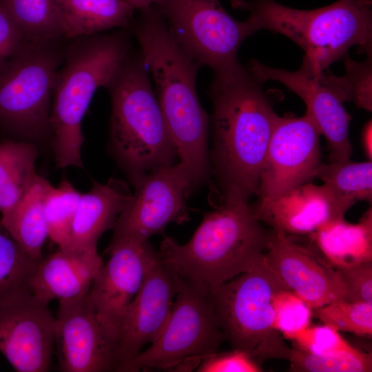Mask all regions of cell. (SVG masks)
Instances as JSON below:
<instances>
[{
	"instance_id": "obj_6",
	"label": "cell",
	"mask_w": 372,
	"mask_h": 372,
	"mask_svg": "<svg viewBox=\"0 0 372 372\" xmlns=\"http://www.w3.org/2000/svg\"><path fill=\"white\" fill-rule=\"evenodd\" d=\"M234 9L247 11L245 21L251 32L268 30L299 45L302 61L323 72L358 46L372 55V1L338 0L317 9L299 10L275 0H231Z\"/></svg>"
},
{
	"instance_id": "obj_16",
	"label": "cell",
	"mask_w": 372,
	"mask_h": 372,
	"mask_svg": "<svg viewBox=\"0 0 372 372\" xmlns=\"http://www.w3.org/2000/svg\"><path fill=\"white\" fill-rule=\"evenodd\" d=\"M246 65L262 82H280L304 101L306 113L327 140L331 162L350 159L353 152L349 135L351 116L344 102L322 80V72L304 61L299 69L292 72L273 68L256 60L249 61Z\"/></svg>"
},
{
	"instance_id": "obj_24",
	"label": "cell",
	"mask_w": 372,
	"mask_h": 372,
	"mask_svg": "<svg viewBox=\"0 0 372 372\" xmlns=\"http://www.w3.org/2000/svg\"><path fill=\"white\" fill-rule=\"evenodd\" d=\"M35 143L11 138L0 142V213L11 211L37 180Z\"/></svg>"
},
{
	"instance_id": "obj_36",
	"label": "cell",
	"mask_w": 372,
	"mask_h": 372,
	"mask_svg": "<svg viewBox=\"0 0 372 372\" xmlns=\"http://www.w3.org/2000/svg\"><path fill=\"white\" fill-rule=\"evenodd\" d=\"M199 372H258L262 369L249 353L234 349L222 354L215 353L204 359L196 368Z\"/></svg>"
},
{
	"instance_id": "obj_19",
	"label": "cell",
	"mask_w": 372,
	"mask_h": 372,
	"mask_svg": "<svg viewBox=\"0 0 372 372\" xmlns=\"http://www.w3.org/2000/svg\"><path fill=\"white\" fill-rule=\"evenodd\" d=\"M355 203L325 184L308 182L271 201L253 206L258 219L272 229L309 235L329 222L344 218Z\"/></svg>"
},
{
	"instance_id": "obj_37",
	"label": "cell",
	"mask_w": 372,
	"mask_h": 372,
	"mask_svg": "<svg viewBox=\"0 0 372 372\" xmlns=\"http://www.w3.org/2000/svg\"><path fill=\"white\" fill-rule=\"evenodd\" d=\"M25 41L18 27L0 5V61L16 52Z\"/></svg>"
},
{
	"instance_id": "obj_32",
	"label": "cell",
	"mask_w": 372,
	"mask_h": 372,
	"mask_svg": "<svg viewBox=\"0 0 372 372\" xmlns=\"http://www.w3.org/2000/svg\"><path fill=\"white\" fill-rule=\"evenodd\" d=\"M324 324L360 336L372 335V303L341 299L312 309Z\"/></svg>"
},
{
	"instance_id": "obj_35",
	"label": "cell",
	"mask_w": 372,
	"mask_h": 372,
	"mask_svg": "<svg viewBox=\"0 0 372 372\" xmlns=\"http://www.w3.org/2000/svg\"><path fill=\"white\" fill-rule=\"evenodd\" d=\"M344 284V300L372 303V260L351 267H337Z\"/></svg>"
},
{
	"instance_id": "obj_9",
	"label": "cell",
	"mask_w": 372,
	"mask_h": 372,
	"mask_svg": "<svg viewBox=\"0 0 372 372\" xmlns=\"http://www.w3.org/2000/svg\"><path fill=\"white\" fill-rule=\"evenodd\" d=\"M224 340L209 289L181 280L161 334L118 371L196 369L204 359L216 353Z\"/></svg>"
},
{
	"instance_id": "obj_8",
	"label": "cell",
	"mask_w": 372,
	"mask_h": 372,
	"mask_svg": "<svg viewBox=\"0 0 372 372\" xmlns=\"http://www.w3.org/2000/svg\"><path fill=\"white\" fill-rule=\"evenodd\" d=\"M289 289L264 261L209 289L219 327L234 349L242 350L256 360L285 359L289 347L274 326L273 298ZM290 290V289H289Z\"/></svg>"
},
{
	"instance_id": "obj_28",
	"label": "cell",
	"mask_w": 372,
	"mask_h": 372,
	"mask_svg": "<svg viewBox=\"0 0 372 372\" xmlns=\"http://www.w3.org/2000/svg\"><path fill=\"white\" fill-rule=\"evenodd\" d=\"M81 194L66 178L56 187L45 180L43 210L48 236L59 248H65L69 244L72 225Z\"/></svg>"
},
{
	"instance_id": "obj_15",
	"label": "cell",
	"mask_w": 372,
	"mask_h": 372,
	"mask_svg": "<svg viewBox=\"0 0 372 372\" xmlns=\"http://www.w3.org/2000/svg\"><path fill=\"white\" fill-rule=\"evenodd\" d=\"M180 284L181 279L161 261L157 253L147 269L139 290L121 319L116 371L161 334L171 316Z\"/></svg>"
},
{
	"instance_id": "obj_2",
	"label": "cell",
	"mask_w": 372,
	"mask_h": 372,
	"mask_svg": "<svg viewBox=\"0 0 372 372\" xmlns=\"http://www.w3.org/2000/svg\"><path fill=\"white\" fill-rule=\"evenodd\" d=\"M128 27L156 87V95L180 163L195 180L210 172L208 136L210 119L196 91L201 66L172 37L155 6L139 10Z\"/></svg>"
},
{
	"instance_id": "obj_30",
	"label": "cell",
	"mask_w": 372,
	"mask_h": 372,
	"mask_svg": "<svg viewBox=\"0 0 372 372\" xmlns=\"http://www.w3.org/2000/svg\"><path fill=\"white\" fill-rule=\"evenodd\" d=\"M285 359L291 371L302 372H369L372 370L371 353L357 349L327 354H313L298 348H289Z\"/></svg>"
},
{
	"instance_id": "obj_21",
	"label": "cell",
	"mask_w": 372,
	"mask_h": 372,
	"mask_svg": "<svg viewBox=\"0 0 372 372\" xmlns=\"http://www.w3.org/2000/svg\"><path fill=\"white\" fill-rule=\"evenodd\" d=\"M132 195L122 180L111 178L105 183L92 180L90 189L81 194L65 248L97 250L99 239L114 229Z\"/></svg>"
},
{
	"instance_id": "obj_3",
	"label": "cell",
	"mask_w": 372,
	"mask_h": 372,
	"mask_svg": "<svg viewBox=\"0 0 372 372\" xmlns=\"http://www.w3.org/2000/svg\"><path fill=\"white\" fill-rule=\"evenodd\" d=\"M222 200L204 216L187 243L165 236L158 251L161 261L179 278L208 289L260 265L270 233L249 200Z\"/></svg>"
},
{
	"instance_id": "obj_5",
	"label": "cell",
	"mask_w": 372,
	"mask_h": 372,
	"mask_svg": "<svg viewBox=\"0 0 372 372\" xmlns=\"http://www.w3.org/2000/svg\"><path fill=\"white\" fill-rule=\"evenodd\" d=\"M129 28L72 39L65 48L53 91L50 126L56 167L84 169L82 121L92 97L131 52Z\"/></svg>"
},
{
	"instance_id": "obj_17",
	"label": "cell",
	"mask_w": 372,
	"mask_h": 372,
	"mask_svg": "<svg viewBox=\"0 0 372 372\" xmlns=\"http://www.w3.org/2000/svg\"><path fill=\"white\" fill-rule=\"evenodd\" d=\"M56 318L33 296L0 307V352L19 372L50 369Z\"/></svg>"
},
{
	"instance_id": "obj_22",
	"label": "cell",
	"mask_w": 372,
	"mask_h": 372,
	"mask_svg": "<svg viewBox=\"0 0 372 372\" xmlns=\"http://www.w3.org/2000/svg\"><path fill=\"white\" fill-rule=\"evenodd\" d=\"M311 242L335 267L372 260V209L357 223L344 218L329 222L309 234Z\"/></svg>"
},
{
	"instance_id": "obj_25",
	"label": "cell",
	"mask_w": 372,
	"mask_h": 372,
	"mask_svg": "<svg viewBox=\"0 0 372 372\" xmlns=\"http://www.w3.org/2000/svg\"><path fill=\"white\" fill-rule=\"evenodd\" d=\"M46 180L39 176L20 202L1 215V220L8 234L37 262L43 258V247L49 238L43 210Z\"/></svg>"
},
{
	"instance_id": "obj_23",
	"label": "cell",
	"mask_w": 372,
	"mask_h": 372,
	"mask_svg": "<svg viewBox=\"0 0 372 372\" xmlns=\"http://www.w3.org/2000/svg\"><path fill=\"white\" fill-rule=\"evenodd\" d=\"M64 39L128 28L134 9L125 0H55Z\"/></svg>"
},
{
	"instance_id": "obj_26",
	"label": "cell",
	"mask_w": 372,
	"mask_h": 372,
	"mask_svg": "<svg viewBox=\"0 0 372 372\" xmlns=\"http://www.w3.org/2000/svg\"><path fill=\"white\" fill-rule=\"evenodd\" d=\"M26 41L64 39L55 0H0Z\"/></svg>"
},
{
	"instance_id": "obj_29",
	"label": "cell",
	"mask_w": 372,
	"mask_h": 372,
	"mask_svg": "<svg viewBox=\"0 0 372 372\" xmlns=\"http://www.w3.org/2000/svg\"><path fill=\"white\" fill-rule=\"evenodd\" d=\"M315 178H320L339 194L356 203L371 202L372 162H353L350 159L320 163Z\"/></svg>"
},
{
	"instance_id": "obj_34",
	"label": "cell",
	"mask_w": 372,
	"mask_h": 372,
	"mask_svg": "<svg viewBox=\"0 0 372 372\" xmlns=\"http://www.w3.org/2000/svg\"><path fill=\"white\" fill-rule=\"evenodd\" d=\"M287 338L293 340L297 348L313 354H327L355 349L340 336L338 331L327 324L309 326Z\"/></svg>"
},
{
	"instance_id": "obj_7",
	"label": "cell",
	"mask_w": 372,
	"mask_h": 372,
	"mask_svg": "<svg viewBox=\"0 0 372 372\" xmlns=\"http://www.w3.org/2000/svg\"><path fill=\"white\" fill-rule=\"evenodd\" d=\"M60 41H25L0 61V129L6 138L37 145L51 137L52 95L65 50Z\"/></svg>"
},
{
	"instance_id": "obj_20",
	"label": "cell",
	"mask_w": 372,
	"mask_h": 372,
	"mask_svg": "<svg viewBox=\"0 0 372 372\" xmlns=\"http://www.w3.org/2000/svg\"><path fill=\"white\" fill-rule=\"evenodd\" d=\"M103 265L97 250L59 248L37 263L32 296L48 304L85 296Z\"/></svg>"
},
{
	"instance_id": "obj_1",
	"label": "cell",
	"mask_w": 372,
	"mask_h": 372,
	"mask_svg": "<svg viewBox=\"0 0 372 372\" xmlns=\"http://www.w3.org/2000/svg\"><path fill=\"white\" fill-rule=\"evenodd\" d=\"M263 83L240 64L214 74L211 172L223 199L249 200L256 194L269 142L278 118Z\"/></svg>"
},
{
	"instance_id": "obj_10",
	"label": "cell",
	"mask_w": 372,
	"mask_h": 372,
	"mask_svg": "<svg viewBox=\"0 0 372 372\" xmlns=\"http://www.w3.org/2000/svg\"><path fill=\"white\" fill-rule=\"evenodd\" d=\"M155 6L172 37L201 67L214 74L240 65L238 50L252 33L245 21L233 18L220 0H161Z\"/></svg>"
},
{
	"instance_id": "obj_18",
	"label": "cell",
	"mask_w": 372,
	"mask_h": 372,
	"mask_svg": "<svg viewBox=\"0 0 372 372\" xmlns=\"http://www.w3.org/2000/svg\"><path fill=\"white\" fill-rule=\"evenodd\" d=\"M105 252L110 259L94 278L87 298L99 317L118 335L122 316L158 251L148 240L125 239L109 245Z\"/></svg>"
},
{
	"instance_id": "obj_33",
	"label": "cell",
	"mask_w": 372,
	"mask_h": 372,
	"mask_svg": "<svg viewBox=\"0 0 372 372\" xmlns=\"http://www.w3.org/2000/svg\"><path fill=\"white\" fill-rule=\"evenodd\" d=\"M273 308L275 328L286 338L310 325L312 309L289 289L280 291L274 295Z\"/></svg>"
},
{
	"instance_id": "obj_39",
	"label": "cell",
	"mask_w": 372,
	"mask_h": 372,
	"mask_svg": "<svg viewBox=\"0 0 372 372\" xmlns=\"http://www.w3.org/2000/svg\"><path fill=\"white\" fill-rule=\"evenodd\" d=\"M134 10H143L157 4L161 0H125Z\"/></svg>"
},
{
	"instance_id": "obj_31",
	"label": "cell",
	"mask_w": 372,
	"mask_h": 372,
	"mask_svg": "<svg viewBox=\"0 0 372 372\" xmlns=\"http://www.w3.org/2000/svg\"><path fill=\"white\" fill-rule=\"evenodd\" d=\"M345 74L335 76L322 72V80L344 103L352 102L357 107L372 109V55L364 61L357 62L344 57Z\"/></svg>"
},
{
	"instance_id": "obj_38",
	"label": "cell",
	"mask_w": 372,
	"mask_h": 372,
	"mask_svg": "<svg viewBox=\"0 0 372 372\" xmlns=\"http://www.w3.org/2000/svg\"><path fill=\"white\" fill-rule=\"evenodd\" d=\"M362 142L366 156L369 161L372 158V122L368 121L362 132Z\"/></svg>"
},
{
	"instance_id": "obj_13",
	"label": "cell",
	"mask_w": 372,
	"mask_h": 372,
	"mask_svg": "<svg viewBox=\"0 0 372 372\" xmlns=\"http://www.w3.org/2000/svg\"><path fill=\"white\" fill-rule=\"evenodd\" d=\"M59 303L55 343L60 371H116L118 335L99 317L87 295Z\"/></svg>"
},
{
	"instance_id": "obj_4",
	"label": "cell",
	"mask_w": 372,
	"mask_h": 372,
	"mask_svg": "<svg viewBox=\"0 0 372 372\" xmlns=\"http://www.w3.org/2000/svg\"><path fill=\"white\" fill-rule=\"evenodd\" d=\"M105 87L111 99L107 148L132 185L174 164L177 151L140 50L131 51Z\"/></svg>"
},
{
	"instance_id": "obj_12",
	"label": "cell",
	"mask_w": 372,
	"mask_h": 372,
	"mask_svg": "<svg viewBox=\"0 0 372 372\" xmlns=\"http://www.w3.org/2000/svg\"><path fill=\"white\" fill-rule=\"evenodd\" d=\"M320 133L310 116H278L261 168L256 203L271 201L315 178Z\"/></svg>"
},
{
	"instance_id": "obj_27",
	"label": "cell",
	"mask_w": 372,
	"mask_h": 372,
	"mask_svg": "<svg viewBox=\"0 0 372 372\" xmlns=\"http://www.w3.org/2000/svg\"><path fill=\"white\" fill-rule=\"evenodd\" d=\"M37 263L8 234L0 231V307L32 296Z\"/></svg>"
},
{
	"instance_id": "obj_14",
	"label": "cell",
	"mask_w": 372,
	"mask_h": 372,
	"mask_svg": "<svg viewBox=\"0 0 372 372\" xmlns=\"http://www.w3.org/2000/svg\"><path fill=\"white\" fill-rule=\"evenodd\" d=\"M267 265L311 309L344 299L346 289L336 268L311 242L302 245L271 229L265 252Z\"/></svg>"
},
{
	"instance_id": "obj_11",
	"label": "cell",
	"mask_w": 372,
	"mask_h": 372,
	"mask_svg": "<svg viewBox=\"0 0 372 372\" xmlns=\"http://www.w3.org/2000/svg\"><path fill=\"white\" fill-rule=\"evenodd\" d=\"M133 187L134 192L116 220L110 245L125 239L148 240L169 223L188 219L185 198L192 189L180 163L151 171Z\"/></svg>"
}]
</instances>
